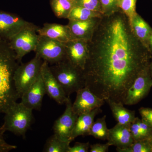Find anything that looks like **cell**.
I'll use <instances>...</instances> for the list:
<instances>
[{
  "mask_svg": "<svg viewBox=\"0 0 152 152\" xmlns=\"http://www.w3.org/2000/svg\"><path fill=\"white\" fill-rule=\"evenodd\" d=\"M90 143L77 142L73 147L70 146L68 152H88L89 151Z\"/></svg>",
  "mask_w": 152,
  "mask_h": 152,
  "instance_id": "obj_32",
  "label": "cell"
},
{
  "mask_svg": "<svg viewBox=\"0 0 152 152\" xmlns=\"http://www.w3.org/2000/svg\"><path fill=\"white\" fill-rule=\"evenodd\" d=\"M75 2L76 6L83 7L91 10L99 12L102 14L99 0H75Z\"/></svg>",
  "mask_w": 152,
  "mask_h": 152,
  "instance_id": "obj_29",
  "label": "cell"
},
{
  "mask_svg": "<svg viewBox=\"0 0 152 152\" xmlns=\"http://www.w3.org/2000/svg\"><path fill=\"white\" fill-rule=\"evenodd\" d=\"M149 138L134 141L130 145L123 148H116L118 152H152Z\"/></svg>",
  "mask_w": 152,
  "mask_h": 152,
  "instance_id": "obj_26",
  "label": "cell"
},
{
  "mask_svg": "<svg viewBox=\"0 0 152 152\" xmlns=\"http://www.w3.org/2000/svg\"><path fill=\"white\" fill-rule=\"evenodd\" d=\"M35 52L43 61L52 64L66 59L65 44L45 36L39 35Z\"/></svg>",
  "mask_w": 152,
  "mask_h": 152,
  "instance_id": "obj_7",
  "label": "cell"
},
{
  "mask_svg": "<svg viewBox=\"0 0 152 152\" xmlns=\"http://www.w3.org/2000/svg\"><path fill=\"white\" fill-rule=\"evenodd\" d=\"M130 23L135 35L149 50L148 41L152 34V28L138 13Z\"/></svg>",
  "mask_w": 152,
  "mask_h": 152,
  "instance_id": "obj_19",
  "label": "cell"
},
{
  "mask_svg": "<svg viewBox=\"0 0 152 152\" xmlns=\"http://www.w3.org/2000/svg\"><path fill=\"white\" fill-rule=\"evenodd\" d=\"M134 141L149 138L152 134V128L142 119L136 117L130 126Z\"/></svg>",
  "mask_w": 152,
  "mask_h": 152,
  "instance_id": "obj_21",
  "label": "cell"
},
{
  "mask_svg": "<svg viewBox=\"0 0 152 152\" xmlns=\"http://www.w3.org/2000/svg\"><path fill=\"white\" fill-rule=\"evenodd\" d=\"M101 18H93L86 20H69L67 25L74 39L87 42L91 40Z\"/></svg>",
  "mask_w": 152,
  "mask_h": 152,
  "instance_id": "obj_15",
  "label": "cell"
},
{
  "mask_svg": "<svg viewBox=\"0 0 152 152\" xmlns=\"http://www.w3.org/2000/svg\"><path fill=\"white\" fill-rule=\"evenodd\" d=\"M43 62V60L36 54L29 61L18 66L14 74V81L19 98L40 76Z\"/></svg>",
  "mask_w": 152,
  "mask_h": 152,
  "instance_id": "obj_5",
  "label": "cell"
},
{
  "mask_svg": "<svg viewBox=\"0 0 152 152\" xmlns=\"http://www.w3.org/2000/svg\"><path fill=\"white\" fill-rule=\"evenodd\" d=\"M148 48L150 52L152 53V34L150 36L148 41Z\"/></svg>",
  "mask_w": 152,
  "mask_h": 152,
  "instance_id": "obj_34",
  "label": "cell"
},
{
  "mask_svg": "<svg viewBox=\"0 0 152 152\" xmlns=\"http://www.w3.org/2000/svg\"><path fill=\"white\" fill-rule=\"evenodd\" d=\"M130 126L118 123L113 127L109 129L108 143L118 148H123L130 145L134 140Z\"/></svg>",
  "mask_w": 152,
  "mask_h": 152,
  "instance_id": "obj_16",
  "label": "cell"
},
{
  "mask_svg": "<svg viewBox=\"0 0 152 152\" xmlns=\"http://www.w3.org/2000/svg\"><path fill=\"white\" fill-rule=\"evenodd\" d=\"M9 41L0 37V113H4L19 98L14 81L19 65Z\"/></svg>",
  "mask_w": 152,
  "mask_h": 152,
  "instance_id": "obj_2",
  "label": "cell"
},
{
  "mask_svg": "<svg viewBox=\"0 0 152 152\" xmlns=\"http://www.w3.org/2000/svg\"><path fill=\"white\" fill-rule=\"evenodd\" d=\"M149 69L150 74L152 77V57L149 65Z\"/></svg>",
  "mask_w": 152,
  "mask_h": 152,
  "instance_id": "obj_35",
  "label": "cell"
},
{
  "mask_svg": "<svg viewBox=\"0 0 152 152\" xmlns=\"http://www.w3.org/2000/svg\"><path fill=\"white\" fill-rule=\"evenodd\" d=\"M71 142L63 141L53 134L47 140L44 146L43 151L68 152Z\"/></svg>",
  "mask_w": 152,
  "mask_h": 152,
  "instance_id": "obj_25",
  "label": "cell"
},
{
  "mask_svg": "<svg viewBox=\"0 0 152 152\" xmlns=\"http://www.w3.org/2000/svg\"><path fill=\"white\" fill-rule=\"evenodd\" d=\"M110 145L108 143L104 144H95L90 145V152H106L108 151Z\"/></svg>",
  "mask_w": 152,
  "mask_h": 152,
  "instance_id": "obj_33",
  "label": "cell"
},
{
  "mask_svg": "<svg viewBox=\"0 0 152 152\" xmlns=\"http://www.w3.org/2000/svg\"><path fill=\"white\" fill-rule=\"evenodd\" d=\"M88 44L85 87L104 101L124 104L129 88L149 67L152 53L135 35L121 10L101 18Z\"/></svg>",
  "mask_w": 152,
  "mask_h": 152,
  "instance_id": "obj_1",
  "label": "cell"
},
{
  "mask_svg": "<svg viewBox=\"0 0 152 152\" xmlns=\"http://www.w3.org/2000/svg\"><path fill=\"white\" fill-rule=\"evenodd\" d=\"M102 112L101 108H98L89 113L79 115L72 135V140L79 136H88V133L94 122L95 117Z\"/></svg>",
  "mask_w": 152,
  "mask_h": 152,
  "instance_id": "obj_18",
  "label": "cell"
},
{
  "mask_svg": "<svg viewBox=\"0 0 152 152\" xmlns=\"http://www.w3.org/2000/svg\"><path fill=\"white\" fill-rule=\"evenodd\" d=\"M37 31L39 35L48 37L64 43L75 39L67 25L46 23L42 28H38Z\"/></svg>",
  "mask_w": 152,
  "mask_h": 152,
  "instance_id": "obj_17",
  "label": "cell"
},
{
  "mask_svg": "<svg viewBox=\"0 0 152 152\" xmlns=\"http://www.w3.org/2000/svg\"><path fill=\"white\" fill-rule=\"evenodd\" d=\"M110 106L114 118L118 124L129 126L135 119V112L130 110L122 104L115 102L110 100L105 101Z\"/></svg>",
  "mask_w": 152,
  "mask_h": 152,
  "instance_id": "obj_20",
  "label": "cell"
},
{
  "mask_svg": "<svg viewBox=\"0 0 152 152\" xmlns=\"http://www.w3.org/2000/svg\"><path fill=\"white\" fill-rule=\"evenodd\" d=\"M142 119L152 128V109L141 107L139 110Z\"/></svg>",
  "mask_w": 152,
  "mask_h": 152,
  "instance_id": "obj_31",
  "label": "cell"
},
{
  "mask_svg": "<svg viewBox=\"0 0 152 152\" xmlns=\"http://www.w3.org/2000/svg\"><path fill=\"white\" fill-rule=\"evenodd\" d=\"M119 0H99L103 15L108 16L121 10L118 7Z\"/></svg>",
  "mask_w": 152,
  "mask_h": 152,
  "instance_id": "obj_28",
  "label": "cell"
},
{
  "mask_svg": "<svg viewBox=\"0 0 152 152\" xmlns=\"http://www.w3.org/2000/svg\"><path fill=\"white\" fill-rule=\"evenodd\" d=\"M88 42L84 40L73 39L64 43L66 59L82 70L84 69L88 57Z\"/></svg>",
  "mask_w": 152,
  "mask_h": 152,
  "instance_id": "obj_13",
  "label": "cell"
},
{
  "mask_svg": "<svg viewBox=\"0 0 152 152\" xmlns=\"http://www.w3.org/2000/svg\"><path fill=\"white\" fill-rule=\"evenodd\" d=\"M68 97L86 86L83 70L65 59L50 66Z\"/></svg>",
  "mask_w": 152,
  "mask_h": 152,
  "instance_id": "obj_3",
  "label": "cell"
},
{
  "mask_svg": "<svg viewBox=\"0 0 152 152\" xmlns=\"http://www.w3.org/2000/svg\"><path fill=\"white\" fill-rule=\"evenodd\" d=\"M66 107L64 113L55 121L53 126L54 134L64 141L72 142V135L78 115L73 111L70 98L66 102Z\"/></svg>",
  "mask_w": 152,
  "mask_h": 152,
  "instance_id": "obj_8",
  "label": "cell"
},
{
  "mask_svg": "<svg viewBox=\"0 0 152 152\" xmlns=\"http://www.w3.org/2000/svg\"><path fill=\"white\" fill-rule=\"evenodd\" d=\"M137 0H119L118 7L125 14L130 23L137 13L136 12Z\"/></svg>",
  "mask_w": 152,
  "mask_h": 152,
  "instance_id": "obj_27",
  "label": "cell"
},
{
  "mask_svg": "<svg viewBox=\"0 0 152 152\" xmlns=\"http://www.w3.org/2000/svg\"><path fill=\"white\" fill-rule=\"evenodd\" d=\"M76 93L77 96L75 101L72 104V109L78 115L101 108L105 103L104 100L92 92L86 87L79 90Z\"/></svg>",
  "mask_w": 152,
  "mask_h": 152,
  "instance_id": "obj_12",
  "label": "cell"
},
{
  "mask_svg": "<svg viewBox=\"0 0 152 152\" xmlns=\"http://www.w3.org/2000/svg\"><path fill=\"white\" fill-rule=\"evenodd\" d=\"M41 75L48 96L58 104H65L70 97L66 96L61 86L52 73L48 63L45 61H43L42 64Z\"/></svg>",
  "mask_w": 152,
  "mask_h": 152,
  "instance_id": "obj_11",
  "label": "cell"
},
{
  "mask_svg": "<svg viewBox=\"0 0 152 152\" xmlns=\"http://www.w3.org/2000/svg\"><path fill=\"white\" fill-rule=\"evenodd\" d=\"M15 14L0 10V37L9 40L25 28L34 26Z\"/></svg>",
  "mask_w": 152,
  "mask_h": 152,
  "instance_id": "obj_10",
  "label": "cell"
},
{
  "mask_svg": "<svg viewBox=\"0 0 152 152\" xmlns=\"http://www.w3.org/2000/svg\"><path fill=\"white\" fill-rule=\"evenodd\" d=\"M152 87V77L149 67L140 74L129 88L124 104L133 105L138 103L148 94Z\"/></svg>",
  "mask_w": 152,
  "mask_h": 152,
  "instance_id": "obj_9",
  "label": "cell"
},
{
  "mask_svg": "<svg viewBox=\"0 0 152 152\" xmlns=\"http://www.w3.org/2000/svg\"><path fill=\"white\" fill-rule=\"evenodd\" d=\"M150 142H151V144L152 146V135L151 136V137H150L149 138Z\"/></svg>",
  "mask_w": 152,
  "mask_h": 152,
  "instance_id": "obj_36",
  "label": "cell"
},
{
  "mask_svg": "<svg viewBox=\"0 0 152 152\" xmlns=\"http://www.w3.org/2000/svg\"><path fill=\"white\" fill-rule=\"evenodd\" d=\"M6 132L2 126L0 127V152H8L16 149L17 147L7 142L4 138V134Z\"/></svg>",
  "mask_w": 152,
  "mask_h": 152,
  "instance_id": "obj_30",
  "label": "cell"
},
{
  "mask_svg": "<svg viewBox=\"0 0 152 152\" xmlns=\"http://www.w3.org/2000/svg\"><path fill=\"white\" fill-rule=\"evenodd\" d=\"M55 15L59 18L67 19L72 9L76 6L75 0H50Z\"/></svg>",
  "mask_w": 152,
  "mask_h": 152,
  "instance_id": "obj_22",
  "label": "cell"
},
{
  "mask_svg": "<svg viewBox=\"0 0 152 152\" xmlns=\"http://www.w3.org/2000/svg\"><path fill=\"white\" fill-rule=\"evenodd\" d=\"M106 116L97 119L93 123L88 135L93 136L99 140L105 141L107 140L109 129L106 122Z\"/></svg>",
  "mask_w": 152,
  "mask_h": 152,
  "instance_id": "obj_24",
  "label": "cell"
},
{
  "mask_svg": "<svg viewBox=\"0 0 152 152\" xmlns=\"http://www.w3.org/2000/svg\"><path fill=\"white\" fill-rule=\"evenodd\" d=\"M45 94V88L40 74L37 80L22 95L21 102L33 110H40Z\"/></svg>",
  "mask_w": 152,
  "mask_h": 152,
  "instance_id": "obj_14",
  "label": "cell"
},
{
  "mask_svg": "<svg viewBox=\"0 0 152 152\" xmlns=\"http://www.w3.org/2000/svg\"><path fill=\"white\" fill-rule=\"evenodd\" d=\"M4 114L2 126L6 131L24 137L34 120L33 110L17 102Z\"/></svg>",
  "mask_w": 152,
  "mask_h": 152,
  "instance_id": "obj_4",
  "label": "cell"
},
{
  "mask_svg": "<svg viewBox=\"0 0 152 152\" xmlns=\"http://www.w3.org/2000/svg\"><path fill=\"white\" fill-rule=\"evenodd\" d=\"M38 28L34 25L25 28L8 40L19 62L26 55L35 51L39 38Z\"/></svg>",
  "mask_w": 152,
  "mask_h": 152,
  "instance_id": "obj_6",
  "label": "cell"
},
{
  "mask_svg": "<svg viewBox=\"0 0 152 152\" xmlns=\"http://www.w3.org/2000/svg\"><path fill=\"white\" fill-rule=\"evenodd\" d=\"M103 15L99 12L91 10L80 6H76L68 15L69 20H86L96 18H102Z\"/></svg>",
  "mask_w": 152,
  "mask_h": 152,
  "instance_id": "obj_23",
  "label": "cell"
}]
</instances>
